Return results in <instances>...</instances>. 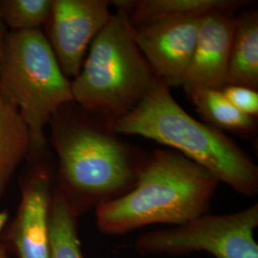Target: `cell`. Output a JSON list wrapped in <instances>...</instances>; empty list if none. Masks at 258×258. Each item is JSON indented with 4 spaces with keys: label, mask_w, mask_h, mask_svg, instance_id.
Returning <instances> with one entry per match:
<instances>
[{
    "label": "cell",
    "mask_w": 258,
    "mask_h": 258,
    "mask_svg": "<svg viewBox=\"0 0 258 258\" xmlns=\"http://www.w3.org/2000/svg\"><path fill=\"white\" fill-rule=\"evenodd\" d=\"M228 85L258 89V13L245 11L236 18L231 42Z\"/></svg>",
    "instance_id": "cell-11"
},
{
    "label": "cell",
    "mask_w": 258,
    "mask_h": 258,
    "mask_svg": "<svg viewBox=\"0 0 258 258\" xmlns=\"http://www.w3.org/2000/svg\"><path fill=\"white\" fill-rule=\"evenodd\" d=\"M218 183L175 150H156L131 190L96 208L98 228L104 234L120 235L152 224L183 225L208 214Z\"/></svg>",
    "instance_id": "cell-1"
},
{
    "label": "cell",
    "mask_w": 258,
    "mask_h": 258,
    "mask_svg": "<svg viewBox=\"0 0 258 258\" xmlns=\"http://www.w3.org/2000/svg\"><path fill=\"white\" fill-rule=\"evenodd\" d=\"M117 134L137 135L173 148L244 196L258 194V167L221 130L195 120L158 81L138 105L109 122Z\"/></svg>",
    "instance_id": "cell-2"
},
{
    "label": "cell",
    "mask_w": 258,
    "mask_h": 258,
    "mask_svg": "<svg viewBox=\"0 0 258 258\" xmlns=\"http://www.w3.org/2000/svg\"><path fill=\"white\" fill-rule=\"evenodd\" d=\"M0 258H8V256L6 255L5 251L3 250V249L0 247Z\"/></svg>",
    "instance_id": "cell-19"
},
{
    "label": "cell",
    "mask_w": 258,
    "mask_h": 258,
    "mask_svg": "<svg viewBox=\"0 0 258 258\" xmlns=\"http://www.w3.org/2000/svg\"><path fill=\"white\" fill-rule=\"evenodd\" d=\"M54 136L61 188L72 205L81 200L97 208L127 194L148 157L101 118L60 121Z\"/></svg>",
    "instance_id": "cell-3"
},
{
    "label": "cell",
    "mask_w": 258,
    "mask_h": 258,
    "mask_svg": "<svg viewBox=\"0 0 258 258\" xmlns=\"http://www.w3.org/2000/svg\"><path fill=\"white\" fill-rule=\"evenodd\" d=\"M76 217L77 212L63 189H55L50 208L49 258H83Z\"/></svg>",
    "instance_id": "cell-15"
},
{
    "label": "cell",
    "mask_w": 258,
    "mask_h": 258,
    "mask_svg": "<svg viewBox=\"0 0 258 258\" xmlns=\"http://www.w3.org/2000/svg\"><path fill=\"white\" fill-rule=\"evenodd\" d=\"M195 105L197 112L215 128L225 129L243 135L254 132V118L237 110L222 90L194 88L185 91Z\"/></svg>",
    "instance_id": "cell-14"
},
{
    "label": "cell",
    "mask_w": 258,
    "mask_h": 258,
    "mask_svg": "<svg viewBox=\"0 0 258 258\" xmlns=\"http://www.w3.org/2000/svg\"><path fill=\"white\" fill-rule=\"evenodd\" d=\"M106 0H54L48 40L59 67L69 80L80 74L84 55L110 20Z\"/></svg>",
    "instance_id": "cell-7"
},
{
    "label": "cell",
    "mask_w": 258,
    "mask_h": 258,
    "mask_svg": "<svg viewBox=\"0 0 258 258\" xmlns=\"http://www.w3.org/2000/svg\"><path fill=\"white\" fill-rule=\"evenodd\" d=\"M29 149L25 122L19 111L0 96V196Z\"/></svg>",
    "instance_id": "cell-13"
},
{
    "label": "cell",
    "mask_w": 258,
    "mask_h": 258,
    "mask_svg": "<svg viewBox=\"0 0 258 258\" xmlns=\"http://www.w3.org/2000/svg\"><path fill=\"white\" fill-rule=\"evenodd\" d=\"M258 227V204L241 212L205 214L175 228L147 232L134 249L147 255H183L206 251L214 258H258L254 231Z\"/></svg>",
    "instance_id": "cell-6"
},
{
    "label": "cell",
    "mask_w": 258,
    "mask_h": 258,
    "mask_svg": "<svg viewBox=\"0 0 258 258\" xmlns=\"http://www.w3.org/2000/svg\"><path fill=\"white\" fill-rule=\"evenodd\" d=\"M3 49H4V39H3V37H2L1 28H0V64H1L2 55H3Z\"/></svg>",
    "instance_id": "cell-18"
},
{
    "label": "cell",
    "mask_w": 258,
    "mask_h": 258,
    "mask_svg": "<svg viewBox=\"0 0 258 258\" xmlns=\"http://www.w3.org/2000/svg\"><path fill=\"white\" fill-rule=\"evenodd\" d=\"M247 3L240 0H140L127 1L124 11L131 25L137 27L166 18L204 16L214 10L235 11Z\"/></svg>",
    "instance_id": "cell-12"
},
{
    "label": "cell",
    "mask_w": 258,
    "mask_h": 258,
    "mask_svg": "<svg viewBox=\"0 0 258 258\" xmlns=\"http://www.w3.org/2000/svg\"><path fill=\"white\" fill-rule=\"evenodd\" d=\"M51 9V0H4L0 18L13 31L37 30L48 21Z\"/></svg>",
    "instance_id": "cell-16"
},
{
    "label": "cell",
    "mask_w": 258,
    "mask_h": 258,
    "mask_svg": "<svg viewBox=\"0 0 258 258\" xmlns=\"http://www.w3.org/2000/svg\"><path fill=\"white\" fill-rule=\"evenodd\" d=\"M234 11L214 10L201 19L194 55L184 75V90H222L228 85L231 42L236 23Z\"/></svg>",
    "instance_id": "cell-9"
},
{
    "label": "cell",
    "mask_w": 258,
    "mask_h": 258,
    "mask_svg": "<svg viewBox=\"0 0 258 258\" xmlns=\"http://www.w3.org/2000/svg\"><path fill=\"white\" fill-rule=\"evenodd\" d=\"M222 92L228 101L241 113L254 118L258 115V93L249 87L227 85Z\"/></svg>",
    "instance_id": "cell-17"
},
{
    "label": "cell",
    "mask_w": 258,
    "mask_h": 258,
    "mask_svg": "<svg viewBox=\"0 0 258 258\" xmlns=\"http://www.w3.org/2000/svg\"><path fill=\"white\" fill-rule=\"evenodd\" d=\"M132 29L125 11L113 14L71 82L74 102L108 122L133 110L159 81L136 45Z\"/></svg>",
    "instance_id": "cell-4"
},
{
    "label": "cell",
    "mask_w": 258,
    "mask_h": 258,
    "mask_svg": "<svg viewBox=\"0 0 258 258\" xmlns=\"http://www.w3.org/2000/svg\"><path fill=\"white\" fill-rule=\"evenodd\" d=\"M0 96L19 111L29 131L31 149L42 151L46 146L44 127L57 111L74 100L71 82L39 29L13 31L5 38Z\"/></svg>",
    "instance_id": "cell-5"
},
{
    "label": "cell",
    "mask_w": 258,
    "mask_h": 258,
    "mask_svg": "<svg viewBox=\"0 0 258 258\" xmlns=\"http://www.w3.org/2000/svg\"><path fill=\"white\" fill-rule=\"evenodd\" d=\"M202 17L166 18L132 26V36L139 50L157 79L168 88L183 83L194 55Z\"/></svg>",
    "instance_id": "cell-8"
},
{
    "label": "cell",
    "mask_w": 258,
    "mask_h": 258,
    "mask_svg": "<svg viewBox=\"0 0 258 258\" xmlns=\"http://www.w3.org/2000/svg\"><path fill=\"white\" fill-rule=\"evenodd\" d=\"M51 179L45 171L33 176L22 187L13 228L19 258H49Z\"/></svg>",
    "instance_id": "cell-10"
}]
</instances>
